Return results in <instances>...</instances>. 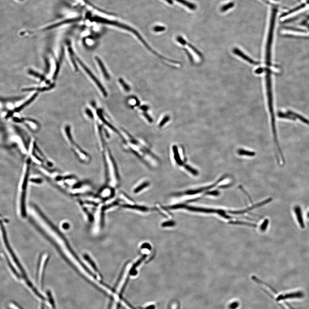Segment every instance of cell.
<instances>
[{"label": "cell", "instance_id": "obj_1", "mask_svg": "<svg viewBox=\"0 0 309 309\" xmlns=\"http://www.w3.org/2000/svg\"><path fill=\"white\" fill-rule=\"evenodd\" d=\"M278 116L280 118L283 119L291 120L292 121H297L309 127V119L304 116H302L297 113L293 111H288L287 112H281L279 113Z\"/></svg>", "mask_w": 309, "mask_h": 309}, {"label": "cell", "instance_id": "obj_2", "mask_svg": "<svg viewBox=\"0 0 309 309\" xmlns=\"http://www.w3.org/2000/svg\"><path fill=\"white\" fill-rule=\"evenodd\" d=\"M77 61L78 62L81 67H82L84 71L86 73V74L88 75V76L90 77L91 79L93 81V82H95V83L97 85L98 88L99 89V90L101 91V92L102 93L103 95L104 96L107 97L108 96V93H107V91L105 89V88L102 85L101 83V82L98 80L97 78L95 77V75H94L92 73V72L88 68L85 64L80 59H79L78 58H77Z\"/></svg>", "mask_w": 309, "mask_h": 309}, {"label": "cell", "instance_id": "obj_3", "mask_svg": "<svg viewBox=\"0 0 309 309\" xmlns=\"http://www.w3.org/2000/svg\"><path fill=\"white\" fill-rule=\"evenodd\" d=\"M294 211L296 215L297 220L298 224H299L301 228H304V222L301 208L298 205L294 206Z\"/></svg>", "mask_w": 309, "mask_h": 309}, {"label": "cell", "instance_id": "obj_4", "mask_svg": "<svg viewBox=\"0 0 309 309\" xmlns=\"http://www.w3.org/2000/svg\"><path fill=\"white\" fill-rule=\"evenodd\" d=\"M95 59L96 61L97 62L98 65L100 68L101 71L102 72L103 75H104V77L105 78L106 80H109L110 78V76H109L108 71L106 70L105 67L102 61H101L100 58L97 56L95 57Z\"/></svg>", "mask_w": 309, "mask_h": 309}, {"label": "cell", "instance_id": "obj_5", "mask_svg": "<svg viewBox=\"0 0 309 309\" xmlns=\"http://www.w3.org/2000/svg\"><path fill=\"white\" fill-rule=\"evenodd\" d=\"M38 95V93H35L33 95L32 97L30 98L27 101H25V102L22 104V105H21L19 106L18 108H15V110H14V111L15 112H18L19 111H21L25 107L28 105L30 103H32L37 98Z\"/></svg>", "mask_w": 309, "mask_h": 309}, {"label": "cell", "instance_id": "obj_6", "mask_svg": "<svg viewBox=\"0 0 309 309\" xmlns=\"http://www.w3.org/2000/svg\"><path fill=\"white\" fill-rule=\"evenodd\" d=\"M175 1L182 4L184 6H186L191 10H194L196 8V6L195 5L193 4V3L187 2L186 0H175Z\"/></svg>", "mask_w": 309, "mask_h": 309}, {"label": "cell", "instance_id": "obj_7", "mask_svg": "<svg viewBox=\"0 0 309 309\" xmlns=\"http://www.w3.org/2000/svg\"><path fill=\"white\" fill-rule=\"evenodd\" d=\"M52 86H51L49 87H43V88H24L23 89V91H45L49 90L52 88Z\"/></svg>", "mask_w": 309, "mask_h": 309}, {"label": "cell", "instance_id": "obj_8", "mask_svg": "<svg viewBox=\"0 0 309 309\" xmlns=\"http://www.w3.org/2000/svg\"><path fill=\"white\" fill-rule=\"evenodd\" d=\"M234 3L232 2H231L228 3V4H226V5H225L221 7V11L222 12H225V11H227L228 10H229L231 8H232L234 6Z\"/></svg>", "mask_w": 309, "mask_h": 309}, {"label": "cell", "instance_id": "obj_9", "mask_svg": "<svg viewBox=\"0 0 309 309\" xmlns=\"http://www.w3.org/2000/svg\"><path fill=\"white\" fill-rule=\"evenodd\" d=\"M238 153L240 155L250 156H254L255 154L254 152L247 151V150H245L244 149H240Z\"/></svg>", "mask_w": 309, "mask_h": 309}, {"label": "cell", "instance_id": "obj_10", "mask_svg": "<svg viewBox=\"0 0 309 309\" xmlns=\"http://www.w3.org/2000/svg\"><path fill=\"white\" fill-rule=\"evenodd\" d=\"M29 74H30L31 75H33V76H35V77H38V78H40L41 80H44V77L42 76V75H39L38 73H37V72L34 71L32 70H30L29 71Z\"/></svg>", "mask_w": 309, "mask_h": 309}, {"label": "cell", "instance_id": "obj_11", "mask_svg": "<svg viewBox=\"0 0 309 309\" xmlns=\"http://www.w3.org/2000/svg\"><path fill=\"white\" fill-rule=\"evenodd\" d=\"M239 306V303L238 301H234L232 302L228 305L229 309H236Z\"/></svg>", "mask_w": 309, "mask_h": 309}, {"label": "cell", "instance_id": "obj_12", "mask_svg": "<svg viewBox=\"0 0 309 309\" xmlns=\"http://www.w3.org/2000/svg\"><path fill=\"white\" fill-rule=\"evenodd\" d=\"M119 82H120V83H121V85H122V86H123L125 90L126 91H129L130 90V88L129 86L125 82V81H124L122 79H119Z\"/></svg>", "mask_w": 309, "mask_h": 309}, {"label": "cell", "instance_id": "obj_13", "mask_svg": "<svg viewBox=\"0 0 309 309\" xmlns=\"http://www.w3.org/2000/svg\"><path fill=\"white\" fill-rule=\"evenodd\" d=\"M165 29V28L161 26H156L153 28V30L155 32H163Z\"/></svg>", "mask_w": 309, "mask_h": 309}, {"label": "cell", "instance_id": "obj_14", "mask_svg": "<svg viewBox=\"0 0 309 309\" xmlns=\"http://www.w3.org/2000/svg\"><path fill=\"white\" fill-rule=\"evenodd\" d=\"M178 304L176 302H174L171 304V309H178Z\"/></svg>", "mask_w": 309, "mask_h": 309}, {"label": "cell", "instance_id": "obj_15", "mask_svg": "<svg viewBox=\"0 0 309 309\" xmlns=\"http://www.w3.org/2000/svg\"><path fill=\"white\" fill-rule=\"evenodd\" d=\"M169 116H166V117H165V118H164L163 120V121H161V122L160 124V125L161 126H162V125H163L164 124L166 121H168V120H169Z\"/></svg>", "mask_w": 309, "mask_h": 309}, {"label": "cell", "instance_id": "obj_16", "mask_svg": "<svg viewBox=\"0 0 309 309\" xmlns=\"http://www.w3.org/2000/svg\"><path fill=\"white\" fill-rule=\"evenodd\" d=\"M147 183H145L144 184H142L141 186H139L138 188H137L136 190V191H139L141 190V189H142L141 188H143V187H145L146 186H147Z\"/></svg>", "mask_w": 309, "mask_h": 309}, {"label": "cell", "instance_id": "obj_17", "mask_svg": "<svg viewBox=\"0 0 309 309\" xmlns=\"http://www.w3.org/2000/svg\"><path fill=\"white\" fill-rule=\"evenodd\" d=\"M164 1L167 2L169 4H170V5H172L173 4V1L172 0H164Z\"/></svg>", "mask_w": 309, "mask_h": 309}, {"label": "cell", "instance_id": "obj_18", "mask_svg": "<svg viewBox=\"0 0 309 309\" xmlns=\"http://www.w3.org/2000/svg\"><path fill=\"white\" fill-rule=\"evenodd\" d=\"M307 217L308 219H309V211L308 212L307 214Z\"/></svg>", "mask_w": 309, "mask_h": 309}, {"label": "cell", "instance_id": "obj_19", "mask_svg": "<svg viewBox=\"0 0 309 309\" xmlns=\"http://www.w3.org/2000/svg\"><path fill=\"white\" fill-rule=\"evenodd\" d=\"M19 1H23V0H19Z\"/></svg>", "mask_w": 309, "mask_h": 309}]
</instances>
